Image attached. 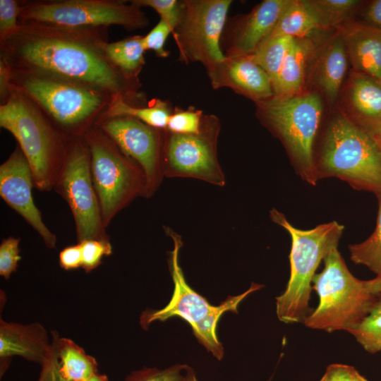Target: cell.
Listing matches in <instances>:
<instances>
[{
    "label": "cell",
    "instance_id": "7dc6e473",
    "mask_svg": "<svg viewBox=\"0 0 381 381\" xmlns=\"http://www.w3.org/2000/svg\"><path fill=\"white\" fill-rule=\"evenodd\" d=\"M356 381H368V380L359 373L357 377Z\"/></svg>",
    "mask_w": 381,
    "mask_h": 381
},
{
    "label": "cell",
    "instance_id": "d6a6232c",
    "mask_svg": "<svg viewBox=\"0 0 381 381\" xmlns=\"http://www.w3.org/2000/svg\"><path fill=\"white\" fill-rule=\"evenodd\" d=\"M80 243L82 250V268L86 272L95 269L102 263L104 256L110 255L112 247L109 240L90 239L85 240Z\"/></svg>",
    "mask_w": 381,
    "mask_h": 381
},
{
    "label": "cell",
    "instance_id": "74e56055",
    "mask_svg": "<svg viewBox=\"0 0 381 381\" xmlns=\"http://www.w3.org/2000/svg\"><path fill=\"white\" fill-rule=\"evenodd\" d=\"M358 374L351 365L334 363L327 367L319 381H356Z\"/></svg>",
    "mask_w": 381,
    "mask_h": 381
},
{
    "label": "cell",
    "instance_id": "8d00e7d4",
    "mask_svg": "<svg viewBox=\"0 0 381 381\" xmlns=\"http://www.w3.org/2000/svg\"><path fill=\"white\" fill-rule=\"evenodd\" d=\"M173 30L170 26L162 19L145 36L143 37V43L145 51L152 50L155 54L161 58L169 56V52L164 47L166 40Z\"/></svg>",
    "mask_w": 381,
    "mask_h": 381
},
{
    "label": "cell",
    "instance_id": "f1b7e54d",
    "mask_svg": "<svg viewBox=\"0 0 381 381\" xmlns=\"http://www.w3.org/2000/svg\"><path fill=\"white\" fill-rule=\"evenodd\" d=\"M378 212L376 226L364 241L349 246L351 260L368 267L377 276H381V193L377 195Z\"/></svg>",
    "mask_w": 381,
    "mask_h": 381
},
{
    "label": "cell",
    "instance_id": "83f0119b",
    "mask_svg": "<svg viewBox=\"0 0 381 381\" xmlns=\"http://www.w3.org/2000/svg\"><path fill=\"white\" fill-rule=\"evenodd\" d=\"M289 36L268 37L256 50L248 55L270 78L274 85L284 59L294 40Z\"/></svg>",
    "mask_w": 381,
    "mask_h": 381
},
{
    "label": "cell",
    "instance_id": "7402d4cb",
    "mask_svg": "<svg viewBox=\"0 0 381 381\" xmlns=\"http://www.w3.org/2000/svg\"><path fill=\"white\" fill-rule=\"evenodd\" d=\"M315 48L313 42L307 37L294 39L273 85L274 96L289 97L300 94L307 65Z\"/></svg>",
    "mask_w": 381,
    "mask_h": 381
},
{
    "label": "cell",
    "instance_id": "e575fe53",
    "mask_svg": "<svg viewBox=\"0 0 381 381\" xmlns=\"http://www.w3.org/2000/svg\"><path fill=\"white\" fill-rule=\"evenodd\" d=\"M132 3L143 8H153L172 29L177 25L181 10V1L178 0H131Z\"/></svg>",
    "mask_w": 381,
    "mask_h": 381
},
{
    "label": "cell",
    "instance_id": "f6af8a7d",
    "mask_svg": "<svg viewBox=\"0 0 381 381\" xmlns=\"http://www.w3.org/2000/svg\"><path fill=\"white\" fill-rule=\"evenodd\" d=\"M80 381H109V380L105 375H102L99 373H98L87 380H80Z\"/></svg>",
    "mask_w": 381,
    "mask_h": 381
},
{
    "label": "cell",
    "instance_id": "f546056e",
    "mask_svg": "<svg viewBox=\"0 0 381 381\" xmlns=\"http://www.w3.org/2000/svg\"><path fill=\"white\" fill-rule=\"evenodd\" d=\"M351 334L362 347L370 353L381 351V294L373 308Z\"/></svg>",
    "mask_w": 381,
    "mask_h": 381
},
{
    "label": "cell",
    "instance_id": "277c9868",
    "mask_svg": "<svg viewBox=\"0 0 381 381\" xmlns=\"http://www.w3.org/2000/svg\"><path fill=\"white\" fill-rule=\"evenodd\" d=\"M270 218L290 235V277L286 289L276 298V313L284 323L303 322L310 314L312 281L320 263L338 247L344 226L335 221L303 230L294 226L275 209Z\"/></svg>",
    "mask_w": 381,
    "mask_h": 381
},
{
    "label": "cell",
    "instance_id": "4316f807",
    "mask_svg": "<svg viewBox=\"0 0 381 381\" xmlns=\"http://www.w3.org/2000/svg\"><path fill=\"white\" fill-rule=\"evenodd\" d=\"M319 28L341 26L361 4L358 0H304Z\"/></svg>",
    "mask_w": 381,
    "mask_h": 381
},
{
    "label": "cell",
    "instance_id": "52a82bcc",
    "mask_svg": "<svg viewBox=\"0 0 381 381\" xmlns=\"http://www.w3.org/2000/svg\"><path fill=\"white\" fill-rule=\"evenodd\" d=\"M256 104L258 117L284 143L298 174L315 185L313 146L322 114L320 95L308 92L273 96Z\"/></svg>",
    "mask_w": 381,
    "mask_h": 381
},
{
    "label": "cell",
    "instance_id": "4fadbf2b",
    "mask_svg": "<svg viewBox=\"0 0 381 381\" xmlns=\"http://www.w3.org/2000/svg\"><path fill=\"white\" fill-rule=\"evenodd\" d=\"M95 125L140 167L145 180L143 196L153 195L164 176V130L128 116L102 117Z\"/></svg>",
    "mask_w": 381,
    "mask_h": 381
},
{
    "label": "cell",
    "instance_id": "30bf717a",
    "mask_svg": "<svg viewBox=\"0 0 381 381\" xmlns=\"http://www.w3.org/2000/svg\"><path fill=\"white\" fill-rule=\"evenodd\" d=\"M231 0L181 1V16L172 35L179 60L201 63L206 71L223 61L221 37Z\"/></svg>",
    "mask_w": 381,
    "mask_h": 381
},
{
    "label": "cell",
    "instance_id": "d6986e66",
    "mask_svg": "<svg viewBox=\"0 0 381 381\" xmlns=\"http://www.w3.org/2000/svg\"><path fill=\"white\" fill-rule=\"evenodd\" d=\"M355 71L381 81V31L349 20L339 32Z\"/></svg>",
    "mask_w": 381,
    "mask_h": 381
},
{
    "label": "cell",
    "instance_id": "ac0fdd59",
    "mask_svg": "<svg viewBox=\"0 0 381 381\" xmlns=\"http://www.w3.org/2000/svg\"><path fill=\"white\" fill-rule=\"evenodd\" d=\"M52 352V344L44 327L39 322L22 325L0 321V357L1 361L11 356H20L40 364Z\"/></svg>",
    "mask_w": 381,
    "mask_h": 381
},
{
    "label": "cell",
    "instance_id": "7bdbcfd3",
    "mask_svg": "<svg viewBox=\"0 0 381 381\" xmlns=\"http://www.w3.org/2000/svg\"><path fill=\"white\" fill-rule=\"evenodd\" d=\"M365 286L368 291L373 294H381V276H376L375 278L364 281Z\"/></svg>",
    "mask_w": 381,
    "mask_h": 381
},
{
    "label": "cell",
    "instance_id": "4dcf8cb0",
    "mask_svg": "<svg viewBox=\"0 0 381 381\" xmlns=\"http://www.w3.org/2000/svg\"><path fill=\"white\" fill-rule=\"evenodd\" d=\"M204 113L193 107L184 109L175 107L169 117L167 128L171 133L193 134L199 132Z\"/></svg>",
    "mask_w": 381,
    "mask_h": 381
},
{
    "label": "cell",
    "instance_id": "44dd1931",
    "mask_svg": "<svg viewBox=\"0 0 381 381\" xmlns=\"http://www.w3.org/2000/svg\"><path fill=\"white\" fill-rule=\"evenodd\" d=\"M350 82V103L358 125L374 135L381 126V81L354 71Z\"/></svg>",
    "mask_w": 381,
    "mask_h": 381
},
{
    "label": "cell",
    "instance_id": "1f68e13d",
    "mask_svg": "<svg viewBox=\"0 0 381 381\" xmlns=\"http://www.w3.org/2000/svg\"><path fill=\"white\" fill-rule=\"evenodd\" d=\"M188 365L177 364L159 370L146 368L132 372L125 381H183Z\"/></svg>",
    "mask_w": 381,
    "mask_h": 381
},
{
    "label": "cell",
    "instance_id": "9a60e30c",
    "mask_svg": "<svg viewBox=\"0 0 381 381\" xmlns=\"http://www.w3.org/2000/svg\"><path fill=\"white\" fill-rule=\"evenodd\" d=\"M291 0H264L246 15L227 18L221 48L226 57L248 56L267 39Z\"/></svg>",
    "mask_w": 381,
    "mask_h": 381
},
{
    "label": "cell",
    "instance_id": "2e32d148",
    "mask_svg": "<svg viewBox=\"0 0 381 381\" xmlns=\"http://www.w3.org/2000/svg\"><path fill=\"white\" fill-rule=\"evenodd\" d=\"M35 186L28 161L19 146L0 166V195L40 235L48 248H55L56 236L44 224L34 202Z\"/></svg>",
    "mask_w": 381,
    "mask_h": 381
},
{
    "label": "cell",
    "instance_id": "7c38bea8",
    "mask_svg": "<svg viewBox=\"0 0 381 381\" xmlns=\"http://www.w3.org/2000/svg\"><path fill=\"white\" fill-rule=\"evenodd\" d=\"M220 129L217 116L204 114L197 133L179 134L164 130V176L193 178L224 186L226 179L217 155Z\"/></svg>",
    "mask_w": 381,
    "mask_h": 381
},
{
    "label": "cell",
    "instance_id": "7a4b0ae2",
    "mask_svg": "<svg viewBox=\"0 0 381 381\" xmlns=\"http://www.w3.org/2000/svg\"><path fill=\"white\" fill-rule=\"evenodd\" d=\"M11 85V90L32 100L68 139L82 137L104 115L114 98L66 79L12 69Z\"/></svg>",
    "mask_w": 381,
    "mask_h": 381
},
{
    "label": "cell",
    "instance_id": "8fae6325",
    "mask_svg": "<svg viewBox=\"0 0 381 381\" xmlns=\"http://www.w3.org/2000/svg\"><path fill=\"white\" fill-rule=\"evenodd\" d=\"M54 188L71 210L78 242L90 239L109 240L92 178L90 151L83 137L69 140Z\"/></svg>",
    "mask_w": 381,
    "mask_h": 381
},
{
    "label": "cell",
    "instance_id": "484cf974",
    "mask_svg": "<svg viewBox=\"0 0 381 381\" xmlns=\"http://www.w3.org/2000/svg\"><path fill=\"white\" fill-rule=\"evenodd\" d=\"M319 27L304 0H291L268 37H306ZM267 37V38H268Z\"/></svg>",
    "mask_w": 381,
    "mask_h": 381
},
{
    "label": "cell",
    "instance_id": "60d3db41",
    "mask_svg": "<svg viewBox=\"0 0 381 381\" xmlns=\"http://www.w3.org/2000/svg\"><path fill=\"white\" fill-rule=\"evenodd\" d=\"M59 265L66 270H74L82 267L83 258L80 243L68 246L59 253Z\"/></svg>",
    "mask_w": 381,
    "mask_h": 381
},
{
    "label": "cell",
    "instance_id": "bcb514c9",
    "mask_svg": "<svg viewBox=\"0 0 381 381\" xmlns=\"http://www.w3.org/2000/svg\"><path fill=\"white\" fill-rule=\"evenodd\" d=\"M374 136L376 138L380 147H381V126L377 131V133L374 135Z\"/></svg>",
    "mask_w": 381,
    "mask_h": 381
},
{
    "label": "cell",
    "instance_id": "3957f363",
    "mask_svg": "<svg viewBox=\"0 0 381 381\" xmlns=\"http://www.w3.org/2000/svg\"><path fill=\"white\" fill-rule=\"evenodd\" d=\"M0 126L18 142L30 166L35 187L44 191L54 188L71 139L32 100L14 89L0 105Z\"/></svg>",
    "mask_w": 381,
    "mask_h": 381
},
{
    "label": "cell",
    "instance_id": "ba28073f",
    "mask_svg": "<svg viewBox=\"0 0 381 381\" xmlns=\"http://www.w3.org/2000/svg\"><path fill=\"white\" fill-rule=\"evenodd\" d=\"M90 154L91 174L107 227L115 215L143 194V171L96 125L82 136Z\"/></svg>",
    "mask_w": 381,
    "mask_h": 381
},
{
    "label": "cell",
    "instance_id": "5bb4252c",
    "mask_svg": "<svg viewBox=\"0 0 381 381\" xmlns=\"http://www.w3.org/2000/svg\"><path fill=\"white\" fill-rule=\"evenodd\" d=\"M170 235L174 241V248L170 252L169 258L174 282L172 296L163 308L144 310L140 317V325L143 329H147L155 321L164 322L172 317H179L190 325L195 334L202 331L216 315L226 312L228 306L224 302L219 306L211 305L187 284L179 261L182 246L180 237L172 231Z\"/></svg>",
    "mask_w": 381,
    "mask_h": 381
},
{
    "label": "cell",
    "instance_id": "d590c367",
    "mask_svg": "<svg viewBox=\"0 0 381 381\" xmlns=\"http://www.w3.org/2000/svg\"><path fill=\"white\" fill-rule=\"evenodd\" d=\"M19 238L8 237L2 240L0 245V275L8 279L14 272L20 260Z\"/></svg>",
    "mask_w": 381,
    "mask_h": 381
},
{
    "label": "cell",
    "instance_id": "e0dca14e",
    "mask_svg": "<svg viewBox=\"0 0 381 381\" xmlns=\"http://www.w3.org/2000/svg\"><path fill=\"white\" fill-rule=\"evenodd\" d=\"M206 71L214 89L230 88L256 103L274 95L270 78L248 55L225 56Z\"/></svg>",
    "mask_w": 381,
    "mask_h": 381
},
{
    "label": "cell",
    "instance_id": "ee69618b",
    "mask_svg": "<svg viewBox=\"0 0 381 381\" xmlns=\"http://www.w3.org/2000/svg\"><path fill=\"white\" fill-rule=\"evenodd\" d=\"M272 377H271L267 381H271ZM183 381H198L196 377L195 373L194 372L193 369L189 365H188L186 368L185 376Z\"/></svg>",
    "mask_w": 381,
    "mask_h": 381
},
{
    "label": "cell",
    "instance_id": "603a6c76",
    "mask_svg": "<svg viewBox=\"0 0 381 381\" xmlns=\"http://www.w3.org/2000/svg\"><path fill=\"white\" fill-rule=\"evenodd\" d=\"M143 37L136 35L102 43V49L113 66L123 76L136 83H140L139 75L145 64Z\"/></svg>",
    "mask_w": 381,
    "mask_h": 381
},
{
    "label": "cell",
    "instance_id": "9c48e42d",
    "mask_svg": "<svg viewBox=\"0 0 381 381\" xmlns=\"http://www.w3.org/2000/svg\"><path fill=\"white\" fill-rule=\"evenodd\" d=\"M120 0H58L20 1V21L69 28H108L128 30L146 28L150 20L141 7Z\"/></svg>",
    "mask_w": 381,
    "mask_h": 381
},
{
    "label": "cell",
    "instance_id": "ffe728a7",
    "mask_svg": "<svg viewBox=\"0 0 381 381\" xmlns=\"http://www.w3.org/2000/svg\"><path fill=\"white\" fill-rule=\"evenodd\" d=\"M348 55L344 41L338 32L319 50L315 63V83L331 104L339 95L347 70Z\"/></svg>",
    "mask_w": 381,
    "mask_h": 381
},
{
    "label": "cell",
    "instance_id": "5b68a950",
    "mask_svg": "<svg viewBox=\"0 0 381 381\" xmlns=\"http://www.w3.org/2000/svg\"><path fill=\"white\" fill-rule=\"evenodd\" d=\"M315 168L318 180L337 177L356 189L381 193V147L373 134L344 115L330 122Z\"/></svg>",
    "mask_w": 381,
    "mask_h": 381
},
{
    "label": "cell",
    "instance_id": "b9f144b4",
    "mask_svg": "<svg viewBox=\"0 0 381 381\" xmlns=\"http://www.w3.org/2000/svg\"><path fill=\"white\" fill-rule=\"evenodd\" d=\"M11 69L9 65L0 58V98L1 104L4 103L11 92Z\"/></svg>",
    "mask_w": 381,
    "mask_h": 381
},
{
    "label": "cell",
    "instance_id": "d4e9b609",
    "mask_svg": "<svg viewBox=\"0 0 381 381\" xmlns=\"http://www.w3.org/2000/svg\"><path fill=\"white\" fill-rule=\"evenodd\" d=\"M173 109L168 100L154 99L147 107H137L118 96L113 98L102 117H133L153 128L165 130Z\"/></svg>",
    "mask_w": 381,
    "mask_h": 381
},
{
    "label": "cell",
    "instance_id": "ab89813d",
    "mask_svg": "<svg viewBox=\"0 0 381 381\" xmlns=\"http://www.w3.org/2000/svg\"><path fill=\"white\" fill-rule=\"evenodd\" d=\"M361 24L381 31V0L368 2L361 13Z\"/></svg>",
    "mask_w": 381,
    "mask_h": 381
},
{
    "label": "cell",
    "instance_id": "6da1fadb",
    "mask_svg": "<svg viewBox=\"0 0 381 381\" xmlns=\"http://www.w3.org/2000/svg\"><path fill=\"white\" fill-rule=\"evenodd\" d=\"M20 29L0 42L1 54L13 71L66 79L121 96L131 104L141 84L123 76L103 49L108 28H69L20 21Z\"/></svg>",
    "mask_w": 381,
    "mask_h": 381
},
{
    "label": "cell",
    "instance_id": "cb8c5ba5",
    "mask_svg": "<svg viewBox=\"0 0 381 381\" xmlns=\"http://www.w3.org/2000/svg\"><path fill=\"white\" fill-rule=\"evenodd\" d=\"M57 351L59 368L66 381H80L98 373V364L92 356L73 341L61 338L56 332H52Z\"/></svg>",
    "mask_w": 381,
    "mask_h": 381
},
{
    "label": "cell",
    "instance_id": "836d02e7",
    "mask_svg": "<svg viewBox=\"0 0 381 381\" xmlns=\"http://www.w3.org/2000/svg\"><path fill=\"white\" fill-rule=\"evenodd\" d=\"M21 12L20 3L16 0H0V42L18 32Z\"/></svg>",
    "mask_w": 381,
    "mask_h": 381
},
{
    "label": "cell",
    "instance_id": "8992f818",
    "mask_svg": "<svg viewBox=\"0 0 381 381\" xmlns=\"http://www.w3.org/2000/svg\"><path fill=\"white\" fill-rule=\"evenodd\" d=\"M323 261L322 271L315 274L312 281L319 303L303 324L328 332L345 330L350 333L370 313L377 295L368 291L364 281L351 273L337 248Z\"/></svg>",
    "mask_w": 381,
    "mask_h": 381
},
{
    "label": "cell",
    "instance_id": "f35d334b",
    "mask_svg": "<svg viewBox=\"0 0 381 381\" xmlns=\"http://www.w3.org/2000/svg\"><path fill=\"white\" fill-rule=\"evenodd\" d=\"M52 344V354L41 365L42 370L37 381H66L61 375L59 368L56 346L53 339Z\"/></svg>",
    "mask_w": 381,
    "mask_h": 381
}]
</instances>
